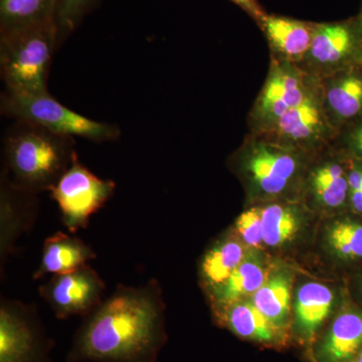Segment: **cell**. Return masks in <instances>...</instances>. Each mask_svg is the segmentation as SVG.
I'll return each instance as SVG.
<instances>
[{"label": "cell", "mask_w": 362, "mask_h": 362, "mask_svg": "<svg viewBox=\"0 0 362 362\" xmlns=\"http://www.w3.org/2000/svg\"><path fill=\"white\" fill-rule=\"evenodd\" d=\"M165 303L157 279L119 284L76 331L66 362H157L168 342Z\"/></svg>", "instance_id": "cell-1"}, {"label": "cell", "mask_w": 362, "mask_h": 362, "mask_svg": "<svg viewBox=\"0 0 362 362\" xmlns=\"http://www.w3.org/2000/svg\"><path fill=\"white\" fill-rule=\"evenodd\" d=\"M4 156L9 180L39 194L51 192L78 154L73 137L18 120L4 138Z\"/></svg>", "instance_id": "cell-2"}, {"label": "cell", "mask_w": 362, "mask_h": 362, "mask_svg": "<svg viewBox=\"0 0 362 362\" xmlns=\"http://www.w3.org/2000/svg\"><path fill=\"white\" fill-rule=\"evenodd\" d=\"M314 154L286 146L263 133L247 132L230 157V166L254 199L268 202L302 192Z\"/></svg>", "instance_id": "cell-3"}, {"label": "cell", "mask_w": 362, "mask_h": 362, "mask_svg": "<svg viewBox=\"0 0 362 362\" xmlns=\"http://www.w3.org/2000/svg\"><path fill=\"white\" fill-rule=\"evenodd\" d=\"M54 18L0 33V71L6 92L14 96L47 94V76L59 47Z\"/></svg>", "instance_id": "cell-4"}, {"label": "cell", "mask_w": 362, "mask_h": 362, "mask_svg": "<svg viewBox=\"0 0 362 362\" xmlns=\"http://www.w3.org/2000/svg\"><path fill=\"white\" fill-rule=\"evenodd\" d=\"M0 107L4 115L37 124L59 135L84 138L96 143L115 141L120 136L117 126L81 115L59 103L49 93L21 97L4 92Z\"/></svg>", "instance_id": "cell-5"}, {"label": "cell", "mask_w": 362, "mask_h": 362, "mask_svg": "<svg viewBox=\"0 0 362 362\" xmlns=\"http://www.w3.org/2000/svg\"><path fill=\"white\" fill-rule=\"evenodd\" d=\"M320 82L295 64L270 59L263 87L247 117L249 132L267 133L278 121L315 92Z\"/></svg>", "instance_id": "cell-6"}, {"label": "cell", "mask_w": 362, "mask_h": 362, "mask_svg": "<svg viewBox=\"0 0 362 362\" xmlns=\"http://www.w3.org/2000/svg\"><path fill=\"white\" fill-rule=\"evenodd\" d=\"M54 342L35 305L0 300V362H52Z\"/></svg>", "instance_id": "cell-7"}, {"label": "cell", "mask_w": 362, "mask_h": 362, "mask_svg": "<svg viewBox=\"0 0 362 362\" xmlns=\"http://www.w3.org/2000/svg\"><path fill=\"white\" fill-rule=\"evenodd\" d=\"M362 65V32L357 16L332 23H316L310 49L298 66L320 81L338 71Z\"/></svg>", "instance_id": "cell-8"}, {"label": "cell", "mask_w": 362, "mask_h": 362, "mask_svg": "<svg viewBox=\"0 0 362 362\" xmlns=\"http://www.w3.org/2000/svg\"><path fill=\"white\" fill-rule=\"evenodd\" d=\"M116 183L102 180L78 161V157L51 189L62 221L71 233L87 228L90 216L115 194Z\"/></svg>", "instance_id": "cell-9"}, {"label": "cell", "mask_w": 362, "mask_h": 362, "mask_svg": "<svg viewBox=\"0 0 362 362\" xmlns=\"http://www.w3.org/2000/svg\"><path fill=\"white\" fill-rule=\"evenodd\" d=\"M106 285L98 272L87 265L52 276L39 288L40 297L61 320L87 316L103 302Z\"/></svg>", "instance_id": "cell-10"}, {"label": "cell", "mask_w": 362, "mask_h": 362, "mask_svg": "<svg viewBox=\"0 0 362 362\" xmlns=\"http://www.w3.org/2000/svg\"><path fill=\"white\" fill-rule=\"evenodd\" d=\"M263 134L310 154L330 145L337 133L324 114L320 85L304 102L288 111L273 130Z\"/></svg>", "instance_id": "cell-11"}, {"label": "cell", "mask_w": 362, "mask_h": 362, "mask_svg": "<svg viewBox=\"0 0 362 362\" xmlns=\"http://www.w3.org/2000/svg\"><path fill=\"white\" fill-rule=\"evenodd\" d=\"M350 158L332 143L312 157L305 175L301 194L324 211H337L349 207Z\"/></svg>", "instance_id": "cell-12"}, {"label": "cell", "mask_w": 362, "mask_h": 362, "mask_svg": "<svg viewBox=\"0 0 362 362\" xmlns=\"http://www.w3.org/2000/svg\"><path fill=\"white\" fill-rule=\"evenodd\" d=\"M39 214L37 194L14 185L6 173L0 178V275L23 233L35 225Z\"/></svg>", "instance_id": "cell-13"}, {"label": "cell", "mask_w": 362, "mask_h": 362, "mask_svg": "<svg viewBox=\"0 0 362 362\" xmlns=\"http://www.w3.org/2000/svg\"><path fill=\"white\" fill-rule=\"evenodd\" d=\"M320 90L324 114L337 134L362 115V65L320 81Z\"/></svg>", "instance_id": "cell-14"}, {"label": "cell", "mask_w": 362, "mask_h": 362, "mask_svg": "<svg viewBox=\"0 0 362 362\" xmlns=\"http://www.w3.org/2000/svg\"><path fill=\"white\" fill-rule=\"evenodd\" d=\"M258 25L268 42L270 59L298 65L310 49L316 23L268 13Z\"/></svg>", "instance_id": "cell-15"}, {"label": "cell", "mask_w": 362, "mask_h": 362, "mask_svg": "<svg viewBox=\"0 0 362 362\" xmlns=\"http://www.w3.org/2000/svg\"><path fill=\"white\" fill-rule=\"evenodd\" d=\"M311 347L313 362H349L362 349V312L338 314Z\"/></svg>", "instance_id": "cell-16"}, {"label": "cell", "mask_w": 362, "mask_h": 362, "mask_svg": "<svg viewBox=\"0 0 362 362\" xmlns=\"http://www.w3.org/2000/svg\"><path fill=\"white\" fill-rule=\"evenodd\" d=\"M334 293L328 286L308 282L300 286L294 304L293 331L298 341L312 345L332 311Z\"/></svg>", "instance_id": "cell-17"}, {"label": "cell", "mask_w": 362, "mask_h": 362, "mask_svg": "<svg viewBox=\"0 0 362 362\" xmlns=\"http://www.w3.org/2000/svg\"><path fill=\"white\" fill-rule=\"evenodd\" d=\"M216 309L220 322L243 339L268 346H280L287 340V333L276 327L252 302L240 300Z\"/></svg>", "instance_id": "cell-18"}, {"label": "cell", "mask_w": 362, "mask_h": 362, "mask_svg": "<svg viewBox=\"0 0 362 362\" xmlns=\"http://www.w3.org/2000/svg\"><path fill=\"white\" fill-rule=\"evenodd\" d=\"M96 258V252L84 240L59 232L45 239L40 266L33 273V279L39 280L49 274L69 273Z\"/></svg>", "instance_id": "cell-19"}, {"label": "cell", "mask_w": 362, "mask_h": 362, "mask_svg": "<svg viewBox=\"0 0 362 362\" xmlns=\"http://www.w3.org/2000/svg\"><path fill=\"white\" fill-rule=\"evenodd\" d=\"M246 257V247L233 238L218 240L204 252L199 277L209 295L225 284Z\"/></svg>", "instance_id": "cell-20"}, {"label": "cell", "mask_w": 362, "mask_h": 362, "mask_svg": "<svg viewBox=\"0 0 362 362\" xmlns=\"http://www.w3.org/2000/svg\"><path fill=\"white\" fill-rule=\"evenodd\" d=\"M292 278L287 272L268 277L252 302L279 329L287 333L291 315Z\"/></svg>", "instance_id": "cell-21"}, {"label": "cell", "mask_w": 362, "mask_h": 362, "mask_svg": "<svg viewBox=\"0 0 362 362\" xmlns=\"http://www.w3.org/2000/svg\"><path fill=\"white\" fill-rule=\"evenodd\" d=\"M268 279V271L258 257L247 256L246 259L225 284L211 293L214 306H226L243 300L247 295H254Z\"/></svg>", "instance_id": "cell-22"}, {"label": "cell", "mask_w": 362, "mask_h": 362, "mask_svg": "<svg viewBox=\"0 0 362 362\" xmlns=\"http://www.w3.org/2000/svg\"><path fill=\"white\" fill-rule=\"evenodd\" d=\"M263 240L277 247L294 239L302 223V209L296 202H273L261 206Z\"/></svg>", "instance_id": "cell-23"}, {"label": "cell", "mask_w": 362, "mask_h": 362, "mask_svg": "<svg viewBox=\"0 0 362 362\" xmlns=\"http://www.w3.org/2000/svg\"><path fill=\"white\" fill-rule=\"evenodd\" d=\"M57 0H0V33L52 20Z\"/></svg>", "instance_id": "cell-24"}, {"label": "cell", "mask_w": 362, "mask_h": 362, "mask_svg": "<svg viewBox=\"0 0 362 362\" xmlns=\"http://www.w3.org/2000/svg\"><path fill=\"white\" fill-rule=\"evenodd\" d=\"M331 252L344 261L362 259V221L338 218L329 223L325 233Z\"/></svg>", "instance_id": "cell-25"}, {"label": "cell", "mask_w": 362, "mask_h": 362, "mask_svg": "<svg viewBox=\"0 0 362 362\" xmlns=\"http://www.w3.org/2000/svg\"><path fill=\"white\" fill-rule=\"evenodd\" d=\"M95 2L96 0H57L54 18L58 28L59 45L77 30Z\"/></svg>", "instance_id": "cell-26"}, {"label": "cell", "mask_w": 362, "mask_h": 362, "mask_svg": "<svg viewBox=\"0 0 362 362\" xmlns=\"http://www.w3.org/2000/svg\"><path fill=\"white\" fill-rule=\"evenodd\" d=\"M235 228L245 244L259 247L264 244L263 225H262L261 206H254L240 214Z\"/></svg>", "instance_id": "cell-27"}, {"label": "cell", "mask_w": 362, "mask_h": 362, "mask_svg": "<svg viewBox=\"0 0 362 362\" xmlns=\"http://www.w3.org/2000/svg\"><path fill=\"white\" fill-rule=\"evenodd\" d=\"M332 145L349 158L362 161V115L338 131Z\"/></svg>", "instance_id": "cell-28"}, {"label": "cell", "mask_w": 362, "mask_h": 362, "mask_svg": "<svg viewBox=\"0 0 362 362\" xmlns=\"http://www.w3.org/2000/svg\"><path fill=\"white\" fill-rule=\"evenodd\" d=\"M349 209L362 216V161L352 158L349 169Z\"/></svg>", "instance_id": "cell-29"}, {"label": "cell", "mask_w": 362, "mask_h": 362, "mask_svg": "<svg viewBox=\"0 0 362 362\" xmlns=\"http://www.w3.org/2000/svg\"><path fill=\"white\" fill-rule=\"evenodd\" d=\"M256 21L257 25L268 14L258 0H230Z\"/></svg>", "instance_id": "cell-30"}, {"label": "cell", "mask_w": 362, "mask_h": 362, "mask_svg": "<svg viewBox=\"0 0 362 362\" xmlns=\"http://www.w3.org/2000/svg\"><path fill=\"white\" fill-rule=\"evenodd\" d=\"M349 362H362V349L359 350L358 354H357L354 358L350 359Z\"/></svg>", "instance_id": "cell-31"}, {"label": "cell", "mask_w": 362, "mask_h": 362, "mask_svg": "<svg viewBox=\"0 0 362 362\" xmlns=\"http://www.w3.org/2000/svg\"><path fill=\"white\" fill-rule=\"evenodd\" d=\"M357 16V18H358L359 25H361V32H362V6H361V11H359L358 16Z\"/></svg>", "instance_id": "cell-32"}]
</instances>
